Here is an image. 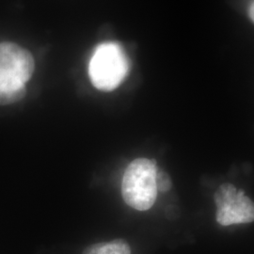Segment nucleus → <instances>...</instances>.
<instances>
[{
	"mask_svg": "<svg viewBox=\"0 0 254 254\" xmlns=\"http://www.w3.org/2000/svg\"><path fill=\"white\" fill-rule=\"evenodd\" d=\"M82 254H131V248L124 239L89 246Z\"/></svg>",
	"mask_w": 254,
	"mask_h": 254,
	"instance_id": "obj_5",
	"label": "nucleus"
},
{
	"mask_svg": "<svg viewBox=\"0 0 254 254\" xmlns=\"http://www.w3.org/2000/svg\"><path fill=\"white\" fill-rule=\"evenodd\" d=\"M35 64L27 49L12 43L0 44V91L25 87Z\"/></svg>",
	"mask_w": 254,
	"mask_h": 254,
	"instance_id": "obj_3",
	"label": "nucleus"
},
{
	"mask_svg": "<svg viewBox=\"0 0 254 254\" xmlns=\"http://www.w3.org/2000/svg\"><path fill=\"white\" fill-rule=\"evenodd\" d=\"M157 171L155 161L148 158H136L128 165L122 181V196L127 205L138 211L154 205L158 192Z\"/></svg>",
	"mask_w": 254,
	"mask_h": 254,
	"instance_id": "obj_2",
	"label": "nucleus"
},
{
	"mask_svg": "<svg viewBox=\"0 0 254 254\" xmlns=\"http://www.w3.org/2000/svg\"><path fill=\"white\" fill-rule=\"evenodd\" d=\"M216 218L221 226L251 223L254 219V201L233 184L224 183L214 194Z\"/></svg>",
	"mask_w": 254,
	"mask_h": 254,
	"instance_id": "obj_4",
	"label": "nucleus"
},
{
	"mask_svg": "<svg viewBox=\"0 0 254 254\" xmlns=\"http://www.w3.org/2000/svg\"><path fill=\"white\" fill-rule=\"evenodd\" d=\"M26 86L17 89H9L0 91V105H10L22 100L26 95Z\"/></svg>",
	"mask_w": 254,
	"mask_h": 254,
	"instance_id": "obj_6",
	"label": "nucleus"
},
{
	"mask_svg": "<svg viewBox=\"0 0 254 254\" xmlns=\"http://www.w3.org/2000/svg\"><path fill=\"white\" fill-rule=\"evenodd\" d=\"M156 188L157 190L160 192H167L170 190L173 187V182L168 175V173H165L163 171H160L158 169L157 173H156Z\"/></svg>",
	"mask_w": 254,
	"mask_h": 254,
	"instance_id": "obj_7",
	"label": "nucleus"
},
{
	"mask_svg": "<svg viewBox=\"0 0 254 254\" xmlns=\"http://www.w3.org/2000/svg\"><path fill=\"white\" fill-rule=\"evenodd\" d=\"M130 64L126 51L114 42L104 43L94 50L89 64L91 84L99 91L117 89L126 79Z\"/></svg>",
	"mask_w": 254,
	"mask_h": 254,
	"instance_id": "obj_1",
	"label": "nucleus"
}]
</instances>
